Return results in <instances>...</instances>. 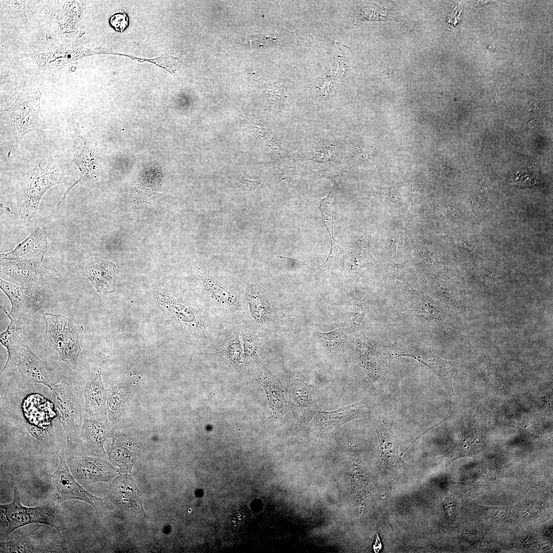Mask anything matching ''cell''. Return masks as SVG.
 <instances>
[{
	"instance_id": "cell-1",
	"label": "cell",
	"mask_w": 553,
	"mask_h": 553,
	"mask_svg": "<svg viewBox=\"0 0 553 553\" xmlns=\"http://www.w3.org/2000/svg\"><path fill=\"white\" fill-rule=\"evenodd\" d=\"M1 537H7L14 530L30 524H42L60 530L64 528L63 517L52 504L35 507L22 505L19 491L14 487V496L9 504L0 505Z\"/></svg>"
},
{
	"instance_id": "cell-2",
	"label": "cell",
	"mask_w": 553,
	"mask_h": 553,
	"mask_svg": "<svg viewBox=\"0 0 553 553\" xmlns=\"http://www.w3.org/2000/svg\"><path fill=\"white\" fill-rule=\"evenodd\" d=\"M61 177L59 168L52 159L49 160L45 167L36 162L24 178L18 210L21 221H30L35 218L41 198L49 189L60 183Z\"/></svg>"
},
{
	"instance_id": "cell-3",
	"label": "cell",
	"mask_w": 553,
	"mask_h": 553,
	"mask_svg": "<svg viewBox=\"0 0 553 553\" xmlns=\"http://www.w3.org/2000/svg\"><path fill=\"white\" fill-rule=\"evenodd\" d=\"M42 317L46 325L44 339L58 352L62 361L75 369L81 352L79 337L83 327L61 314L44 313Z\"/></svg>"
},
{
	"instance_id": "cell-4",
	"label": "cell",
	"mask_w": 553,
	"mask_h": 553,
	"mask_svg": "<svg viewBox=\"0 0 553 553\" xmlns=\"http://www.w3.org/2000/svg\"><path fill=\"white\" fill-rule=\"evenodd\" d=\"M52 398L59 412V420L65 430L67 441L77 446L83 421L81 397L78 385L64 378L52 390Z\"/></svg>"
},
{
	"instance_id": "cell-5",
	"label": "cell",
	"mask_w": 553,
	"mask_h": 553,
	"mask_svg": "<svg viewBox=\"0 0 553 553\" xmlns=\"http://www.w3.org/2000/svg\"><path fill=\"white\" fill-rule=\"evenodd\" d=\"M388 355L387 358L391 361L399 356H407L415 358L432 369L444 382L449 395L452 397L455 394L452 378L456 371V364L445 360L434 354L427 347L411 338H402L394 345L385 349Z\"/></svg>"
},
{
	"instance_id": "cell-6",
	"label": "cell",
	"mask_w": 553,
	"mask_h": 553,
	"mask_svg": "<svg viewBox=\"0 0 553 553\" xmlns=\"http://www.w3.org/2000/svg\"><path fill=\"white\" fill-rule=\"evenodd\" d=\"M42 91V82L35 91L25 89L7 109L10 124L19 138L30 132H43L46 121L40 106Z\"/></svg>"
},
{
	"instance_id": "cell-7",
	"label": "cell",
	"mask_w": 553,
	"mask_h": 553,
	"mask_svg": "<svg viewBox=\"0 0 553 553\" xmlns=\"http://www.w3.org/2000/svg\"><path fill=\"white\" fill-rule=\"evenodd\" d=\"M112 51L102 47L89 48L79 44H62L50 52L33 51L23 56L34 60L38 71L47 77L56 74L61 69L82 58L96 54H112Z\"/></svg>"
},
{
	"instance_id": "cell-8",
	"label": "cell",
	"mask_w": 553,
	"mask_h": 553,
	"mask_svg": "<svg viewBox=\"0 0 553 553\" xmlns=\"http://www.w3.org/2000/svg\"><path fill=\"white\" fill-rule=\"evenodd\" d=\"M20 376V387L27 392L34 390L33 384H40L51 390L65 378L59 368L37 356L27 346L16 366Z\"/></svg>"
},
{
	"instance_id": "cell-9",
	"label": "cell",
	"mask_w": 553,
	"mask_h": 553,
	"mask_svg": "<svg viewBox=\"0 0 553 553\" xmlns=\"http://www.w3.org/2000/svg\"><path fill=\"white\" fill-rule=\"evenodd\" d=\"M56 453L59 463L56 471L50 476V483L58 503L69 500L84 501L96 510L104 509L105 499H101L86 491L71 473L67 464L64 450H57Z\"/></svg>"
},
{
	"instance_id": "cell-10",
	"label": "cell",
	"mask_w": 553,
	"mask_h": 553,
	"mask_svg": "<svg viewBox=\"0 0 553 553\" xmlns=\"http://www.w3.org/2000/svg\"><path fill=\"white\" fill-rule=\"evenodd\" d=\"M59 5L53 11L50 22L51 29L56 36L63 41L71 43L74 38L84 33L81 19L86 7V1H58Z\"/></svg>"
},
{
	"instance_id": "cell-11",
	"label": "cell",
	"mask_w": 553,
	"mask_h": 553,
	"mask_svg": "<svg viewBox=\"0 0 553 553\" xmlns=\"http://www.w3.org/2000/svg\"><path fill=\"white\" fill-rule=\"evenodd\" d=\"M1 309L10 319L7 329L0 335L1 343L6 347L8 352L7 360L1 373L11 374L16 372L19 358L28 346L31 318H13L4 305H1Z\"/></svg>"
},
{
	"instance_id": "cell-12",
	"label": "cell",
	"mask_w": 553,
	"mask_h": 553,
	"mask_svg": "<svg viewBox=\"0 0 553 553\" xmlns=\"http://www.w3.org/2000/svg\"><path fill=\"white\" fill-rule=\"evenodd\" d=\"M395 413H372L370 422L375 430L379 442L381 461L382 466L394 470L403 463L399 452V445L395 438L393 425Z\"/></svg>"
},
{
	"instance_id": "cell-13",
	"label": "cell",
	"mask_w": 553,
	"mask_h": 553,
	"mask_svg": "<svg viewBox=\"0 0 553 553\" xmlns=\"http://www.w3.org/2000/svg\"><path fill=\"white\" fill-rule=\"evenodd\" d=\"M68 464L73 476L83 485L98 481L109 482L119 472L110 463L98 457L76 455L68 459Z\"/></svg>"
},
{
	"instance_id": "cell-14",
	"label": "cell",
	"mask_w": 553,
	"mask_h": 553,
	"mask_svg": "<svg viewBox=\"0 0 553 553\" xmlns=\"http://www.w3.org/2000/svg\"><path fill=\"white\" fill-rule=\"evenodd\" d=\"M0 287L11 304L10 315L13 318H32L43 305L45 296L34 287H22L0 279Z\"/></svg>"
},
{
	"instance_id": "cell-15",
	"label": "cell",
	"mask_w": 553,
	"mask_h": 553,
	"mask_svg": "<svg viewBox=\"0 0 553 553\" xmlns=\"http://www.w3.org/2000/svg\"><path fill=\"white\" fill-rule=\"evenodd\" d=\"M114 430L110 423L91 417L83 418L77 446L85 455L103 458L106 456L103 444L113 435Z\"/></svg>"
},
{
	"instance_id": "cell-16",
	"label": "cell",
	"mask_w": 553,
	"mask_h": 553,
	"mask_svg": "<svg viewBox=\"0 0 553 553\" xmlns=\"http://www.w3.org/2000/svg\"><path fill=\"white\" fill-rule=\"evenodd\" d=\"M106 358L101 360L97 370L91 375L82 388L81 400L86 412L90 417L107 422V400L108 391L104 388L101 378L102 368Z\"/></svg>"
},
{
	"instance_id": "cell-17",
	"label": "cell",
	"mask_w": 553,
	"mask_h": 553,
	"mask_svg": "<svg viewBox=\"0 0 553 553\" xmlns=\"http://www.w3.org/2000/svg\"><path fill=\"white\" fill-rule=\"evenodd\" d=\"M369 409L367 402L360 401L335 411H318L312 419V426L320 433H329L348 421L368 414Z\"/></svg>"
},
{
	"instance_id": "cell-18",
	"label": "cell",
	"mask_w": 553,
	"mask_h": 553,
	"mask_svg": "<svg viewBox=\"0 0 553 553\" xmlns=\"http://www.w3.org/2000/svg\"><path fill=\"white\" fill-rule=\"evenodd\" d=\"M360 239L345 250L341 256L339 270L349 288L357 286L362 275L373 267V260L368 249H365Z\"/></svg>"
},
{
	"instance_id": "cell-19",
	"label": "cell",
	"mask_w": 553,
	"mask_h": 553,
	"mask_svg": "<svg viewBox=\"0 0 553 553\" xmlns=\"http://www.w3.org/2000/svg\"><path fill=\"white\" fill-rule=\"evenodd\" d=\"M42 261H10L1 263V273L17 280L30 287H34L47 278L61 277L57 271L49 270L42 267Z\"/></svg>"
},
{
	"instance_id": "cell-20",
	"label": "cell",
	"mask_w": 553,
	"mask_h": 553,
	"mask_svg": "<svg viewBox=\"0 0 553 553\" xmlns=\"http://www.w3.org/2000/svg\"><path fill=\"white\" fill-rule=\"evenodd\" d=\"M319 391L295 375L291 385V399L292 411L299 422L311 420L318 411Z\"/></svg>"
},
{
	"instance_id": "cell-21",
	"label": "cell",
	"mask_w": 553,
	"mask_h": 553,
	"mask_svg": "<svg viewBox=\"0 0 553 553\" xmlns=\"http://www.w3.org/2000/svg\"><path fill=\"white\" fill-rule=\"evenodd\" d=\"M111 261L92 257L79 263L75 268L86 275L97 291L101 295L113 293L116 287L115 268Z\"/></svg>"
},
{
	"instance_id": "cell-22",
	"label": "cell",
	"mask_w": 553,
	"mask_h": 553,
	"mask_svg": "<svg viewBox=\"0 0 553 553\" xmlns=\"http://www.w3.org/2000/svg\"><path fill=\"white\" fill-rule=\"evenodd\" d=\"M108 490L110 499L118 506L145 515L141 493L130 476L123 474L115 478Z\"/></svg>"
},
{
	"instance_id": "cell-23",
	"label": "cell",
	"mask_w": 553,
	"mask_h": 553,
	"mask_svg": "<svg viewBox=\"0 0 553 553\" xmlns=\"http://www.w3.org/2000/svg\"><path fill=\"white\" fill-rule=\"evenodd\" d=\"M47 244L45 227L38 226L13 250L1 253V261L4 260L43 261Z\"/></svg>"
},
{
	"instance_id": "cell-24",
	"label": "cell",
	"mask_w": 553,
	"mask_h": 553,
	"mask_svg": "<svg viewBox=\"0 0 553 553\" xmlns=\"http://www.w3.org/2000/svg\"><path fill=\"white\" fill-rule=\"evenodd\" d=\"M140 452L137 442L131 438L116 433L109 453L110 461L119 467L122 473H131Z\"/></svg>"
},
{
	"instance_id": "cell-25",
	"label": "cell",
	"mask_w": 553,
	"mask_h": 553,
	"mask_svg": "<svg viewBox=\"0 0 553 553\" xmlns=\"http://www.w3.org/2000/svg\"><path fill=\"white\" fill-rule=\"evenodd\" d=\"M358 364L368 376L374 381H378L385 376L390 363L372 346L364 344L356 347Z\"/></svg>"
},
{
	"instance_id": "cell-26",
	"label": "cell",
	"mask_w": 553,
	"mask_h": 553,
	"mask_svg": "<svg viewBox=\"0 0 553 553\" xmlns=\"http://www.w3.org/2000/svg\"><path fill=\"white\" fill-rule=\"evenodd\" d=\"M134 386L122 382L111 388L107 400V412L110 423L113 426L124 412L126 403L130 401Z\"/></svg>"
},
{
	"instance_id": "cell-27",
	"label": "cell",
	"mask_w": 553,
	"mask_h": 553,
	"mask_svg": "<svg viewBox=\"0 0 553 553\" xmlns=\"http://www.w3.org/2000/svg\"><path fill=\"white\" fill-rule=\"evenodd\" d=\"M483 445V439L479 430L477 419L473 418L465 429L462 439L456 444L448 454L450 460L476 452Z\"/></svg>"
},
{
	"instance_id": "cell-28",
	"label": "cell",
	"mask_w": 553,
	"mask_h": 553,
	"mask_svg": "<svg viewBox=\"0 0 553 553\" xmlns=\"http://www.w3.org/2000/svg\"><path fill=\"white\" fill-rule=\"evenodd\" d=\"M246 294L249 310L255 321L264 323L274 317L273 305L259 287L254 285H250L247 288Z\"/></svg>"
},
{
	"instance_id": "cell-29",
	"label": "cell",
	"mask_w": 553,
	"mask_h": 553,
	"mask_svg": "<svg viewBox=\"0 0 553 553\" xmlns=\"http://www.w3.org/2000/svg\"><path fill=\"white\" fill-rule=\"evenodd\" d=\"M348 334L342 327L328 332L314 330L313 335L318 343L329 354L335 357H344L348 351Z\"/></svg>"
},
{
	"instance_id": "cell-30",
	"label": "cell",
	"mask_w": 553,
	"mask_h": 553,
	"mask_svg": "<svg viewBox=\"0 0 553 553\" xmlns=\"http://www.w3.org/2000/svg\"><path fill=\"white\" fill-rule=\"evenodd\" d=\"M76 155L74 161L75 164L80 171V177L66 191L63 197L58 203V206L65 198L67 193L77 183L91 179L97 175V171L95 167L94 158L91 151L88 147L86 142H83L78 146H76Z\"/></svg>"
},
{
	"instance_id": "cell-31",
	"label": "cell",
	"mask_w": 553,
	"mask_h": 553,
	"mask_svg": "<svg viewBox=\"0 0 553 553\" xmlns=\"http://www.w3.org/2000/svg\"><path fill=\"white\" fill-rule=\"evenodd\" d=\"M263 379L271 410L275 415L281 416L284 414L286 410V403L280 381L270 372H264Z\"/></svg>"
},
{
	"instance_id": "cell-32",
	"label": "cell",
	"mask_w": 553,
	"mask_h": 553,
	"mask_svg": "<svg viewBox=\"0 0 553 553\" xmlns=\"http://www.w3.org/2000/svg\"><path fill=\"white\" fill-rule=\"evenodd\" d=\"M25 1H1V17L11 24L27 29L29 22L26 11Z\"/></svg>"
},
{
	"instance_id": "cell-33",
	"label": "cell",
	"mask_w": 553,
	"mask_h": 553,
	"mask_svg": "<svg viewBox=\"0 0 553 553\" xmlns=\"http://www.w3.org/2000/svg\"><path fill=\"white\" fill-rule=\"evenodd\" d=\"M339 254V246L331 247L328 257L324 263L320 266L314 268L310 267L301 261L296 260H295L303 263L309 268L310 269L311 275L314 280L321 283H323L327 279L332 265L336 260L337 259Z\"/></svg>"
},
{
	"instance_id": "cell-34",
	"label": "cell",
	"mask_w": 553,
	"mask_h": 553,
	"mask_svg": "<svg viewBox=\"0 0 553 553\" xmlns=\"http://www.w3.org/2000/svg\"><path fill=\"white\" fill-rule=\"evenodd\" d=\"M333 198L334 190L332 189L326 198L320 200L319 205L323 221L329 234L331 243L336 241L334 238L333 230L334 218Z\"/></svg>"
},
{
	"instance_id": "cell-35",
	"label": "cell",
	"mask_w": 553,
	"mask_h": 553,
	"mask_svg": "<svg viewBox=\"0 0 553 553\" xmlns=\"http://www.w3.org/2000/svg\"><path fill=\"white\" fill-rule=\"evenodd\" d=\"M369 303L364 301L348 315L342 328L349 334L359 331L360 325L368 312Z\"/></svg>"
},
{
	"instance_id": "cell-36",
	"label": "cell",
	"mask_w": 553,
	"mask_h": 553,
	"mask_svg": "<svg viewBox=\"0 0 553 553\" xmlns=\"http://www.w3.org/2000/svg\"><path fill=\"white\" fill-rule=\"evenodd\" d=\"M35 549L27 535L7 542H1V552H35Z\"/></svg>"
},
{
	"instance_id": "cell-37",
	"label": "cell",
	"mask_w": 553,
	"mask_h": 553,
	"mask_svg": "<svg viewBox=\"0 0 553 553\" xmlns=\"http://www.w3.org/2000/svg\"><path fill=\"white\" fill-rule=\"evenodd\" d=\"M212 297L223 304L235 309H240V303L237 297L232 293L219 285H214L210 287Z\"/></svg>"
},
{
	"instance_id": "cell-38",
	"label": "cell",
	"mask_w": 553,
	"mask_h": 553,
	"mask_svg": "<svg viewBox=\"0 0 553 553\" xmlns=\"http://www.w3.org/2000/svg\"><path fill=\"white\" fill-rule=\"evenodd\" d=\"M129 17L125 13L119 12L114 14L110 19L111 25L117 31L122 32L127 26Z\"/></svg>"
},
{
	"instance_id": "cell-39",
	"label": "cell",
	"mask_w": 553,
	"mask_h": 553,
	"mask_svg": "<svg viewBox=\"0 0 553 553\" xmlns=\"http://www.w3.org/2000/svg\"><path fill=\"white\" fill-rule=\"evenodd\" d=\"M456 505L455 499L451 497H446L443 502V507L449 521H453L457 515Z\"/></svg>"
},
{
	"instance_id": "cell-40",
	"label": "cell",
	"mask_w": 553,
	"mask_h": 553,
	"mask_svg": "<svg viewBox=\"0 0 553 553\" xmlns=\"http://www.w3.org/2000/svg\"><path fill=\"white\" fill-rule=\"evenodd\" d=\"M513 507H484V511L492 517L504 518L506 517Z\"/></svg>"
},
{
	"instance_id": "cell-41",
	"label": "cell",
	"mask_w": 553,
	"mask_h": 553,
	"mask_svg": "<svg viewBox=\"0 0 553 553\" xmlns=\"http://www.w3.org/2000/svg\"><path fill=\"white\" fill-rule=\"evenodd\" d=\"M545 477H544L543 474H539L538 475H534V476L532 477L531 480H530V481H531V484L534 485V486H538L539 485L542 486L546 482L545 481Z\"/></svg>"
},
{
	"instance_id": "cell-42",
	"label": "cell",
	"mask_w": 553,
	"mask_h": 553,
	"mask_svg": "<svg viewBox=\"0 0 553 553\" xmlns=\"http://www.w3.org/2000/svg\"><path fill=\"white\" fill-rule=\"evenodd\" d=\"M241 182L252 189H255L256 186L260 183L258 180H253L247 178L243 179Z\"/></svg>"
},
{
	"instance_id": "cell-43",
	"label": "cell",
	"mask_w": 553,
	"mask_h": 553,
	"mask_svg": "<svg viewBox=\"0 0 553 553\" xmlns=\"http://www.w3.org/2000/svg\"><path fill=\"white\" fill-rule=\"evenodd\" d=\"M373 547L375 552H378L382 548V544L381 543L380 538L377 533L376 534L374 544H373Z\"/></svg>"
}]
</instances>
